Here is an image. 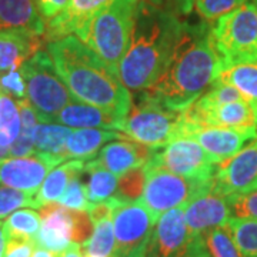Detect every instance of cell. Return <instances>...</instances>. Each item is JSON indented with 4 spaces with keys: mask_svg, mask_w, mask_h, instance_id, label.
I'll list each match as a JSON object with an SVG mask.
<instances>
[{
    "mask_svg": "<svg viewBox=\"0 0 257 257\" xmlns=\"http://www.w3.org/2000/svg\"><path fill=\"white\" fill-rule=\"evenodd\" d=\"M221 72L224 64L214 46L211 23L183 22L163 72L142 92L172 110L183 111L210 89Z\"/></svg>",
    "mask_w": 257,
    "mask_h": 257,
    "instance_id": "1",
    "label": "cell"
},
{
    "mask_svg": "<svg viewBox=\"0 0 257 257\" xmlns=\"http://www.w3.org/2000/svg\"><path fill=\"white\" fill-rule=\"evenodd\" d=\"M47 53L73 99L126 119L132 109L128 89L79 37L70 35L49 42Z\"/></svg>",
    "mask_w": 257,
    "mask_h": 257,
    "instance_id": "2",
    "label": "cell"
},
{
    "mask_svg": "<svg viewBox=\"0 0 257 257\" xmlns=\"http://www.w3.org/2000/svg\"><path fill=\"white\" fill-rule=\"evenodd\" d=\"M183 22L139 0L127 50L119 66V79L128 90H147L165 69Z\"/></svg>",
    "mask_w": 257,
    "mask_h": 257,
    "instance_id": "3",
    "label": "cell"
},
{
    "mask_svg": "<svg viewBox=\"0 0 257 257\" xmlns=\"http://www.w3.org/2000/svg\"><path fill=\"white\" fill-rule=\"evenodd\" d=\"M138 3L139 0H111L76 35L117 76L130 43Z\"/></svg>",
    "mask_w": 257,
    "mask_h": 257,
    "instance_id": "4",
    "label": "cell"
},
{
    "mask_svg": "<svg viewBox=\"0 0 257 257\" xmlns=\"http://www.w3.org/2000/svg\"><path fill=\"white\" fill-rule=\"evenodd\" d=\"M211 33L224 70L236 64L257 62V9L253 2H244L214 20Z\"/></svg>",
    "mask_w": 257,
    "mask_h": 257,
    "instance_id": "5",
    "label": "cell"
},
{
    "mask_svg": "<svg viewBox=\"0 0 257 257\" xmlns=\"http://www.w3.org/2000/svg\"><path fill=\"white\" fill-rule=\"evenodd\" d=\"M182 111L172 110L146 93L139 92L138 103L132 104L120 132L140 145L160 149L182 138Z\"/></svg>",
    "mask_w": 257,
    "mask_h": 257,
    "instance_id": "6",
    "label": "cell"
},
{
    "mask_svg": "<svg viewBox=\"0 0 257 257\" xmlns=\"http://www.w3.org/2000/svg\"><path fill=\"white\" fill-rule=\"evenodd\" d=\"M20 72L26 83L28 100L36 111L37 119L42 123H53L73 96L59 77L50 55L40 49L20 66Z\"/></svg>",
    "mask_w": 257,
    "mask_h": 257,
    "instance_id": "7",
    "label": "cell"
},
{
    "mask_svg": "<svg viewBox=\"0 0 257 257\" xmlns=\"http://www.w3.org/2000/svg\"><path fill=\"white\" fill-rule=\"evenodd\" d=\"M213 180L214 177L194 179L175 175L165 169H147L146 183L140 200L157 221L166 211L186 207L196 197L210 192Z\"/></svg>",
    "mask_w": 257,
    "mask_h": 257,
    "instance_id": "8",
    "label": "cell"
},
{
    "mask_svg": "<svg viewBox=\"0 0 257 257\" xmlns=\"http://www.w3.org/2000/svg\"><path fill=\"white\" fill-rule=\"evenodd\" d=\"M113 203L111 221L116 237L113 257H146L156 220L142 200Z\"/></svg>",
    "mask_w": 257,
    "mask_h": 257,
    "instance_id": "9",
    "label": "cell"
},
{
    "mask_svg": "<svg viewBox=\"0 0 257 257\" xmlns=\"http://www.w3.org/2000/svg\"><path fill=\"white\" fill-rule=\"evenodd\" d=\"M146 257H207L202 236L189 231L184 207L172 209L159 217Z\"/></svg>",
    "mask_w": 257,
    "mask_h": 257,
    "instance_id": "10",
    "label": "cell"
},
{
    "mask_svg": "<svg viewBox=\"0 0 257 257\" xmlns=\"http://www.w3.org/2000/svg\"><path fill=\"white\" fill-rule=\"evenodd\" d=\"M146 167L165 169L175 175L194 179H213L217 165L196 140L177 138L162 150L156 149L155 155L146 163Z\"/></svg>",
    "mask_w": 257,
    "mask_h": 257,
    "instance_id": "11",
    "label": "cell"
},
{
    "mask_svg": "<svg viewBox=\"0 0 257 257\" xmlns=\"http://www.w3.org/2000/svg\"><path fill=\"white\" fill-rule=\"evenodd\" d=\"M213 190L224 197L257 190V138L217 165Z\"/></svg>",
    "mask_w": 257,
    "mask_h": 257,
    "instance_id": "12",
    "label": "cell"
},
{
    "mask_svg": "<svg viewBox=\"0 0 257 257\" xmlns=\"http://www.w3.org/2000/svg\"><path fill=\"white\" fill-rule=\"evenodd\" d=\"M62 160L35 153L26 157H6L0 160V184L36 194L46 176Z\"/></svg>",
    "mask_w": 257,
    "mask_h": 257,
    "instance_id": "13",
    "label": "cell"
},
{
    "mask_svg": "<svg viewBox=\"0 0 257 257\" xmlns=\"http://www.w3.org/2000/svg\"><path fill=\"white\" fill-rule=\"evenodd\" d=\"M184 138L196 140L211 160L220 165L257 138V127H200L189 132Z\"/></svg>",
    "mask_w": 257,
    "mask_h": 257,
    "instance_id": "14",
    "label": "cell"
},
{
    "mask_svg": "<svg viewBox=\"0 0 257 257\" xmlns=\"http://www.w3.org/2000/svg\"><path fill=\"white\" fill-rule=\"evenodd\" d=\"M42 226L35 243L37 247L53 253H63L73 243V210L50 203L40 207Z\"/></svg>",
    "mask_w": 257,
    "mask_h": 257,
    "instance_id": "15",
    "label": "cell"
},
{
    "mask_svg": "<svg viewBox=\"0 0 257 257\" xmlns=\"http://www.w3.org/2000/svg\"><path fill=\"white\" fill-rule=\"evenodd\" d=\"M184 217L189 231L194 236H202L211 229L224 227L231 213L227 199L211 189L184 207Z\"/></svg>",
    "mask_w": 257,
    "mask_h": 257,
    "instance_id": "16",
    "label": "cell"
},
{
    "mask_svg": "<svg viewBox=\"0 0 257 257\" xmlns=\"http://www.w3.org/2000/svg\"><path fill=\"white\" fill-rule=\"evenodd\" d=\"M155 152L156 149L140 145L135 140L120 139L117 142H110L101 147L94 159L113 175L121 177L124 173L139 166L146 165L155 155Z\"/></svg>",
    "mask_w": 257,
    "mask_h": 257,
    "instance_id": "17",
    "label": "cell"
},
{
    "mask_svg": "<svg viewBox=\"0 0 257 257\" xmlns=\"http://www.w3.org/2000/svg\"><path fill=\"white\" fill-rule=\"evenodd\" d=\"M110 2L111 0H70L62 13L47 20L45 37L52 42L70 35L76 36L93 18V15Z\"/></svg>",
    "mask_w": 257,
    "mask_h": 257,
    "instance_id": "18",
    "label": "cell"
},
{
    "mask_svg": "<svg viewBox=\"0 0 257 257\" xmlns=\"http://www.w3.org/2000/svg\"><path fill=\"white\" fill-rule=\"evenodd\" d=\"M0 30L43 36L46 23L37 9L36 0H0Z\"/></svg>",
    "mask_w": 257,
    "mask_h": 257,
    "instance_id": "19",
    "label": "cell"
},
{
    "mask_svg": "<svg viewBox=\"0 0 257 257\" xmlns=\"http://www.w3.org/2000/svg\"><path fill=\"white\" fill-rule=\"evenodd\" d=\"M53 123L73 128H106L120 132L123 120L92 104L70 101L56 116Z\"/></svg>",
    "mask_w": 257,
    "mask_h": 257,
    "instance_id": "20",
    "label": "cell"
},
{
    "mask_svg": "<svg viewBox=\"0 0 257 257\" xmlns=\"http://www.w3.org/2000/svg\"><path fill=\"white\" fill-rule=\"evenodd\" d=\"M40 36L25 33L0 30V74L19 69L29 57L40 50Z\"/></svg>",
    "mask_w": 257,
    "mask_h": 257,
    "instance_id": "21",
    "label": "cell"
},
{
    "mask_svg": "<svg viewBox=\"0 0 257 257\" xmlns=\"http://www.w3.org/2000/svg\"><path fill=\"white\" fill-rule=\"evenodd\" d=\"M116 139H121L117 130L106 128H76L66 142V159L90 160L97 156L103 146Z\"/></svg>",
    "mask_w": 257,
    "mask_h": 257,
    "instance_id": "22",
    "label": "cell"
},
{
    "mask_svg": "<svg viewBox=\"0 0 257 257\" xmlns=\"http://www.w3.org/2000/svg\"><path fill=\"white\" fill-rule=\"evenodd\" d=\"M84 163H86L84 160L72 159L57 166L53 170H50V173L46 176L45 182L40 186L39 192L36 193L37 209L50 203H59L70 179L73 176L82 173Z\"/></svg>",
    "mask_w": 257,
    "mask_h": 257,
    "instance_id": "23",
    "label": "cell"
},
{
    "mask_svg": "<svg viewBox=\"0 0 257 257\" xmlns=\"http://www.w3.org/2000/svg\"><path fill=\"white\" fill-rule=\"evenodd\" d=\"M83 173L89 175L86 192L90 204L107 202L114 196L119 184V177L104 169L96 159H90L84 163Z\"/></svg>",
    "mask_w": 257,
    "mask_h": 257,
    "instance_id": "24",
    "label": "cell"
},
{
    "mask_svg": "<svg viewBox=\"0 0 257 257\" xmlns=\"http://www.w3.org/2000/svg\"><path fill=\"white\" fill-rule=\"evenodd\" d=\"M72 133L70 127L57 123H37L35 128V153L66 160V142Z\"/></svg>",
    "mask_w": 257,
    "mask_h": 257,
    "instance_id": "25",
    "label": "cell"
},
{
    "mask_svg": "<svg viewBox=\"0 0 257 257\" xmlns=\"http://www.w3.org/2000/svg\"><path fill=\"white\" fill-rule=\"evenodd\" d=\"M217 82L236 87L251 104L257 116V62L231 66L224 72H221L220 76L217 77Z\"/></svg>",
    "mask_w": 257,
    "mask_h": 257,
    "instance_id": "26",
    "label": "cell"
},
{
    "mask_svg": "<svg viewBox=\"0 0 257 257\" xmlns=\"http://www.w3.org/2000/svg\"><path fill=\"white\" fill-rule=\"evenodd\" d=\"M42 226L40 213L35 209H19L3 221V230L8 240H35Z\"/></svg>",
    "mask_w": 257,
    "mask_h": 257,
    "instance_id": "27",
    "label": "cell"
},
{
    "mask_svg": "<svg viewBox=\"0 0 257 257\" xmlns=\"http://www.w3.org/2000/svg\"><path fill=\"white\" fill-rule=\"evenodd\" d=\"M22 127L18 139L9 147V157H26L35 155V128L37 126V114L28 99L18 101Z\"/></svg>",
    "mask_w": 257,
    "mask_h": 257,
    "instance_id": "28",
    "label": "cell"
},
{
    "mask_svg": "<svg viewBox=\"0 0 257 257\" xmlns=\"http://www.w3.org/2000/svg\"><path fill=\"white\" fill-rule=\"evenodd\" d=\"M90 239L83 246L84 257H113L116 250V237L113 230L111 214L94 219Z\"/></svg>",
    "mask_w": 257,
    "mask_h": 257,
    "instance_id": "29",
    "label": "cell"
},
{
    "mask_svg": "<svg viewBox=\"0 0 257 257\" xmlns=\"http://www.w3.org/2000/svg\"><path fill=\"white\" fill-rule=\"evenodd\" d=\"M22 127L18 101L0 90V147L9 149Z\"/></svg>",
    "mask_w": 257,
    "mask_h": 257,
    "instance_id": "30",
    "label": "cell"
},
{
    "mask_svg": "<svg viewBox=\"0 0 257 257\" xmlns=\"http://www.w3.org/2000/svg\"><path fill=\"white\" fill-rule=\"evenodd\" d=\"M226 229L243 257H257V220L230 217Z\"/></svg>",
    "mask_w": 257,
    "mask_h": 257,
    "instance_id": "31",
    "label": "cell"
},
{
    "mask_svg": "<svg viewBox=\"0 0 257 257\" xmlns=\"http://www.w3.org/2000/svg\"><path fill=\"white\" fill-rule=\"evenodd\" d=\"M202 237L207 257H243L226 226L209 230Z\"/></svg>",
    "mask_w": 257,
    "mask_h": 257,
    "instance_id": "32",
    "label": "cell"
},
{
    "mask_svg": "<svg viewBox=\"0 0 257 257\" xmlns=\"http://www.w3.org/2000/svg\"><path fill=\"white\" fill-rule=\"evenodd\" d=\"M146 165L139 166L136 169L130 170L121 176L117 184V190L111 199L117 203H130L140 200L145 183H146Z\"/></svg>",
    "mask_w": 257,
    "mask_h": 257,
    "instance_id": "33",
    "label": "cell"
},
{
    "mask_svg": "<svg viewBox=\"0 0 257 257\" xmlns=\"http://www.w3.org/2000/svg\"><path fill=\"white\" fill-rule=\"evenodd\" d=\"M22 207L37 209L36 194L0 184V220Z\"/></svg>",
    "mask_w": 257,
    "mask_h": 257,
    "instance_id": "34",
    "label": "cell"
},
{
    "mask_svg": "<svg viewBox=\"0 0 257 257\" xmlns=\"http://www.w3.org/2000/svg\"><path fill=\"white\" fill-rule=\"evenodd\" d=\"M82 173L73 176L70 179L63 196L59 200V204H62L66 209L87 211L90 207V203L87 199V192H86V184L83 183L82 180Z\"/></svg>",
    "mask_w": 257,
    "mask_h": 257,
    "instance_id": "35",
    "label": "cell"
},
{
    "mask_svg": "<svg viewBox=\"0 0 257 257\" xmlns=\"http://www.w3.org/2000/svg\"><path fill=\"white\" fill-rule=\"evenodd\" d=\"M247 0H194V8L199 16L207 22H214Z\"/></svg>",
    "mask_w": 257,
    "mask_h": 257,
    "instance_id": "36",
    "label": "cell"
},
{
    "mask_svg": "<svg viewBox=\"0 0 257 257\" xmlns=\"http://www.w3.org/2000/svg\"><path fill=\"white\" fill-rule=\"evenodd\" d=\"M230 206L231 217L257 220V190L246 194H234L226 197Z\"/></svg>",
    "mask_w": 257,
    "mask_h": 257,
    "instance_id": "37",
    "label": "cell"
},
{
    "mask_svg": "<svg viewBox=\"0 0 257 257\" xmlns=\"http://www.w3.org/2000/svg\"><path fill=\"white\" fill-rule=\"evenodd\" d=\"M0 90L6 93L8 96H10L16 101L28 99L26 83H25V79L22 76L20 67L0 74Z\"/></svg>",
    "mask_w": 257,
    "mask_h": 257,
    "instance_id": "38",
    "label": "cell"
},
{
    "mask_svg": "<svg viewBox=\"0 0 257 257\" xmlns=\"http://www.w3.org/2000/svg\"><path fill=\"white\" fill-rule=\"evenodd\" d=\"M157 9L167 12L176 18L189 16L194 8V0H147Z\"/></svg>",
    "mask_w": 257,
    "mask_h": 257,
    "instance_id": "39",
    "label": "cell"
},
{
    "mask_svg": "<svg viewBox=\"0 0 257 257\" xmlns=\"http://www.w3.org/2000/svg\"><path fill=\"white\" fill-rule=\"evenodd\" d=\"M35 248V240H8L3 257H32Z\"/></svg>",
    "mask_w": 257,
    "mask_h": 257,
    "instance_id": "40",
    "label": "cell"
},
{
    "mask_svg": "<svg viewBox=\"0 0 257 257\" xmlns=\"http://www.w3.org/2000/svg\"><path fill=\"white\" fill-rule=\"evenodd\" d=\"M69 2L70 0H36L37 9L45 20H50L59 13H62L69 5Z\"/></svg>",
    "mask_w": 257,
    "mask_h": 257,
    "instance_id": "41",
    "label": "cell"
},
{
    "mask_svg": "<svg viewBox=\"0 0 257 257\" xmlns=\"http://www.w3.org/2000/svg\"><path fill=\"white\" fill-rule=\"evenodd\" d=\"M60 257H84V251H83V247L80 244L72 243V244L60 254Z\"/></svg>",
    "mask_w": 257,
    "mask_h": 257,
    "instance_id": "42",
    "label": "cell"
},
{
    "mask_svg": "<svg viewBox=\"0 0 257 257\" xmlns=\"http://www.w3.org/2000/svg\"><path fill=\"white\" fill-rule=\"evenodd\" d=\"M60 254H62V253H53V251H49L46 248L37 247L36 246L32 257H60Z\"/></svg>",
    "mask_w": 257,
    "mask_h": 257,
    "instance_id": "43",
    "label": "cell"
},
{
    "mask_svg": "<svg viewBox=\"0 0 257 257\" xmlns=\"http://www.w3.org/2000/svg\"><path fill=\"white\" fill-rule=\"evenodd\" d=\"M5 250H6V236L3 230V221L0 220V257L5 256Z\"/></svg>",
    "mask_w": 257,
    "mask_h": 257,
    "instance_id": "44",
    "label": "cell"
},
{
    "mask_svg": "<svg viewBox=\"0 0 257 257\" xmlns=\"http://www.w3.org/2000/svg\"><path fill=\"white\" fill-rule=\"evenodd\" d=\"M6 157H9V149L0 147V160H2V159H6Z\"/></svg>",
    "mask_w": 257,
    "mask_h": 257,
    "instance_id": "45",
    "label": "cell"
},
{
    "mask_svg": "<svg viewBox=\"0 0 257 257\" xmlns=\"http://www.w3.org/2000/svg\"><path fill=\"white\" fill-rule=\"evenodd\" d=\"M253 3H254V6H256V9H257V0H253Z\"/></svg>",
    "mask_w": 257,
    "mask_h": 257,
    "instance_id": "46",
    "label": "cell"
}]
</instances>
